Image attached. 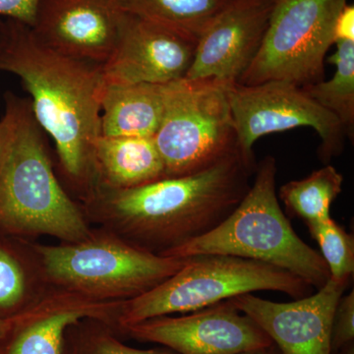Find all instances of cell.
I'll use <instances>...</instances> for the list:
<instances>
[{
	"mask_svg": "<svg viewBox=\"0 0 354 354\" xmlns=\"http://www.w3.org/2000/svg\"><path fill=\"white\" fill-rule=\"evenodd\" d=\"M344 176L332 165H325L300 180L281 186L279 198L290 215L305 223L330 218L335 198L341 194Z\"/></svg>",
	"mask_w": 354,
	"mask_h": 354,
	"instance_id": "20",
	"label": "cell"
},
{
	"mask_svg": "<svg viewBox=\"0 0 354 354\" xmlns=\"http://www.w3.org/2000/svg\"><path fill=\"white\" fill-rule=\"evenodd\" d=\"M239 206L218 227L160 256L227 255L266 263L290 272L320 290L330 271L322 255L293 230L279 207L276 193V160L265 158Z\"/></svg>",
	"mask_w": 354,
	"mask_h": 354,
	"instance_id": "3",
	"label": "cell"
},
{
	"mask_svg": "<svg viewBox=\"0 0 354 354\" xmlns=\"http://www.w3.org/2000/svg\"><path fill=\"white\" fill-rule=\"evenodd\" d=\"M127 12L199 39L232 0H122Z\"/></svg>",
	"mask_w": 354,
	"mask_h": 354,
	"instance_id": "18",
	"label": "cell"
},
{
	"mask_svg": "<svg viewBox=\"0 0 354 354\" xmlns=\"http://www.w3.org/2000/svg\"><path fill=\"white\" fill-rule=\"evenodd\" d=\"M94 172L109 191L130 189L165 178L153 138L101 135L93 151Z\"/></svg>",
	"mask_w": 354,
	"mask_h": 354,
	"instance_id": "16",
	"label": "cell"
},
{
	"mask_svg": "<svg viewBox=\"0 0 354 354\" xmlns=\"http://www.w3.org/2000/svg\"><path fill=\"white\" fill-rule=\"evenodd\" d=\"M167 87L169 84L106 86L102 99V135L153 138L164 115Z\"/></svg>",
	"mask_w": 354,
	"mask_h": 354,
	"instance_id": "17",
	"label": "cell"
},
{
	"mask_svg": "<svg viewBox=\"0 0 354 354\" xmlns=\"http://www.w3.org/2000/svg\"><path fill=\"white\" fill-rule=\"evenodd\" d=\"M86 354H177L171 349H137L130 348L111 335H104L94 339Z\"/></svg>",
	"mask_w": 354,
	"mask_h": 354,
	"instance_id": "24",
	"label": "cell"
},
{
	"mask_svg": "<svg viewBox=\"0 0 354 354\" xmlns=\"http://www.w3.org/2000/svg\"><path fill=\"white\" fill-rule=\"evenodd\" d=\"M12 139L0 171V225L78 242L90 237L80 211L58 183L29 97L6 92Z\"/></svg>",
	"mask_w": 354,
	"mask_h": 354,
	"instance_id": "4",
	"label": "cell"
},
{
	"mask_svg": "<svg viewBox=\"0 0 354 354\" xmlns=\"http://www.w3.org/2000/svg\"><path fill=\"white\" fill-rule=\"evenodd\" d=\"M198 39L130 14L113 55L102 64L104 84L165 85L184 79Z\"/></svg>",
	"mask_w": 354,
	"mask_h": 354,
	"instance_id": "12",
	"label": "cell"
},
{
	"mask_svg": "<svg viewBox=\"0 0 354 354\" xmlns=\"http://www.w3.org/2000/svg\"><path fill=\"white\" fill-rule=\"evenodd\" d=\"M46 274L74 292L95 299L138 297L171 278L185 258L165 257L113 239L39 247Z\"/></svg>",
	"mask_w": 354,
	"mask_h": 354,
	"instance_id": "7",
	"label": "cell"
},
{
	"mask_svg": "<svg viewBox=\"0 0 354 354\" xmlns=\"http://www.w3.org/2000/svg\"><path fill=\"white\" fill-rule=\"evenodd\" d=\"M321 249L332 279L351 283L354 272V239L332 218L306 223Z\"/></svg>",
	"mask_w": 354,
	"mask_h": 354,
	"instance_id": "21",
	"label": "cell"
},
{
	"mask_svg": "<svg viewBox=\"0 0 354 354\" xmlns=\"http://www.w3.org/2000/svg\"><path fill=\"white\" fill-rule=\"evenodd\" d=\"M337 51L329 58L335 66L329 81L304 86L302 91L327 109L341 122L344 132L353 139L354 128V41L335 43Z\"/></svg>",
	"mask_w": 354,
	"mask_h": 354,
	"instance_id": "19",
	"label": "cell"
},
{
	"mask_svg": "<svg viewBox=\"0 0 354 354\" xmlns=\"http://www.w3.org/2000/svg\"><path fill=\"white\" fill-rule=\"evenodd\" d=\"M276 0H232L197 41L188 80L239 82L267 31Z\"/></svg>",
	"mask_w": 354,
	"mask_h": 354,
	"instance_id": "14",
	"label": "cell"
},
{
	"mask_svg": "<svg viewBox=\"0 0 354 354\" xmlns=\"http://www.w3.org/2000/svg\"><path fill=\"white\" fill-rule=\"evenodd\" d=\"M0 71L20 78L67 176L76 183L86 180L94 172L93 151L102 135V64L57 53L30 26L6 19L0 20Z\"/></svg>",
	"mask_w": 354,
	"mask_h": 354,
	"instance_id": "1",
	"label": "cell"
},
{
	"mask_svg": "<svg viewBox=\"0 0 354 354\" xmlns=\"http://www.w3.org/2000/svg\"><path fill=\"white\" fill-rule=\"evenodd\" d=\"M11 328H12L11 321L4 320V319L0 318V342L3 341L6 335L10 333Z\"/></svg>",
	"mask_w": 354,
	"mask_h": 354,
	"instance_id": "29",
	"label": "cell"
},
{
	"mask_svg": "<svg viewBox=\"0 0 354 354\" xmlns=\"http://www.w3.org/2000/svg\"><path fill=\"white\" fill-rule=\"evenodd\" d=\"M348 286L330 279L314 295L288 304L269 301L253 293L230 300L271 337L281 353L333 354L335 311Z\"/></svg>",
	"mask_w": 354,
	"mask_h": 354,
	"instance_id": "13",
	"label": "cell"
},
{
	"mask_svg": "<svg viewBox=\"0 0 354 354\" xmlns=\"http://www.w3.org/2000/svg\"><path fill=\"white\" fill-rule=\"evenodd\" d=\"M354 341V292L339 298L333 320L330 346L332 353H342L353 348Z\"/></svg>",
	"mask_w": 354,
	"mask_h": 354,
	"instance_id": "23",
	"label": "cell"
},
{
	"mask_svg": "<svg viewBox=\"0 0 354 354\" xmlns=\"http://www.w3.org/2000/svg\"><path fill=\"white\" fill-rule=\"evenodd\" d=\"M241 354H283L281 351L278 348L276 344H272L271 346H267V348H263L259 349H254V351H246Z\"/></svg>",
	"mask_w": 354,
	"mask_h": 354,
	"instance_id": "28",
	"label": "cell"
},
{
	"mask_svg": "<svg viewBox=\"0 0 354 354\" xmlns=\"http://www.w3.org/2000/svg\"><path fill=\"white\" fill-rule=\"evenodd\" d=\"M39 0H0V17L13 19L32 27Z\"/></svg>",
	"mask_w": 354,
	"mask_h": 354,
	"instance_id": "25",
	"label": "cell"
},
{
	"mask_svg": "<svg viewBox=\"0 0 354 354\" xmlns=\"http://www.w3.org/2000/svg\"><path fill=\"white\" fill-rule=\"evenodd\" d=\"M314 290L301 279L266 264L227 255L192 256L171 278L145 293L123 301L120 327L176 313H190L255 291H278L293 299Z\"/></svg>",
	"mask_w": 354,
	"mask_h": 354,
	"instance_id": "5",
	"label": "cell"
},
{
	"mask_svg": "<svg viewBox=\"0 0 354 354\" xmlns=\"http://www.w3.org/2000/svg\"><path fill=\"white\" fill-rule=\"evenodd\" d=\"M228 104L236 134L237 148L254 157V143L265 135L297 127H311L320 136L324 162L341 153L344 130L334 115L308 97L301 87L286 81L258 85L230 84Z\"/></svg>",
	"mask_w": 354,
	"mask_h": 354,
	"instance_id": "9",
	"label": "cell"
},
{
	"mask_svg": "<svg viewBox=\"0 0 354 354\" xmlns=\"http://www.w3.org/2000/svg\"><path fill=\"white\" fill-rule=\"evenodd\" d=\"M133 339L177 354H241L274 344L230 299L183 316H160L123 328Z\"/></svg>",
	"mask_w": 354,
	"mask_h": 354,
	"instance_id": "10",
	"label": "cell"
},
{
	"mask_svg": "<svg viewBox=\"0 0 354 354\" xmlns=\"http://www.w3.org/2000/svg\"><path fill=\"white\" fill-rule=\"evenodd\" d=\"M123 301L95 299L77 292L44 300L16 322L7 354H62L65 333L84 319L108 320L120 315Z\"/></svg>",
	"mask_w": 354,
	"mask_h": 354,
	"instance_id": "15",
	"label": "cell"
},
{
	"mask_svg": "<svg viewBox=\"0 0 354 354\" xmlns=\"http://www.w3.org/2000/svg\"><path fill=\"white\" fill-rule=\"evenodd\" d=\"M129 15L122 0H39L35 36L67 57L104 64Z\"/></svg>",
	"mask_w": 354,
	"mask_h": 354,
	"instance_id": "11",
	"label": "cell"
},
{
	"mask_svg": "<svg viewBox=\"0 0 354 354\" xmlns=\"http://www.w3.org/2000/svg\"><path fill=\"white\" fill-rule=\"evenodd\" d=\"M346 0H276L259 50L237 84L286 81L298 87L324 80L326 55Z\"/></svg>",
	"mask_w": 354,
	"mask_h": 354,
	"instance_id": "8",
	"label": "cell"
},
{
	"mask_svg": "<svg viewBox=\"0 0 354 354\" xmlns=\"http://www.w3.org/2000/svg\"><path fill=\"white\" fill-rule=\"evenodd\" d=\"M11 139H12V120H11L10 114L4 111L3 115L0 118V171L6 160Z\"/></svg>",
	"mask_w": 354,
	"mask_h": 354,
	"instance_id": "27",
	"label": "cell"
},
{
	"mask_svg": "<svg viewBox=\"0 0 354 354\" xmlns=\"http://www.w3.org/2000/svg\"><path fill=\"white\" fill-rule=\"evenodd\" d=\"M255 158L241 151L187 176L109 191V209L141 248L162 252L211 232L239 206L251 187Z\"/></svg>",
	"mask_w": 354,
	"mask_h": 354,
	"instance_id": "2",
	"label": "cell"
},
{
	"mask_svg": "<svg viewBox=\"0 0 354 354\" xmlns=\"http://www.w3.org/2000/svg\"><path fill=\"white\" fill-rule=\"evenodd\" d=\"M354 41V6L348 3L337 15L334 26V43Z\"/></svg>",
	"mask_w": 354,
	"mask_h": 354,
	"instance_id": "26",
	"label": "cell"
},
{
	"mask_svg": "<svg viewBox=\"0 0 354 354\" xmlns=\"http://www.w3.org/2000/svg\"><path fill=\"white\" fill-rule=\"evenodd\" d=\"M228 86L215 79L169 84L164 115L153 137L165 178L208 169L239 150Z\"/></svg>",
	"mask_w": 354,
	"mask_h": 354,
	"instance_id": "6",
	"label": "cell"
},
{
	"mask_svg": "<svg viewBox=\"0 0 354 354\" xmlns=\"http://www.w3.org/2000/svg\"><path fill=\"white\" fill-rule=\"evenodd\" d=\"M25 291V278L17 261L0 248V307L17 304Z\"/></svg>",
	"mask_w": 354,
	"mask_h": 354,
	"instance_id": "22",
	"label": "cell"
}]
</instances>
